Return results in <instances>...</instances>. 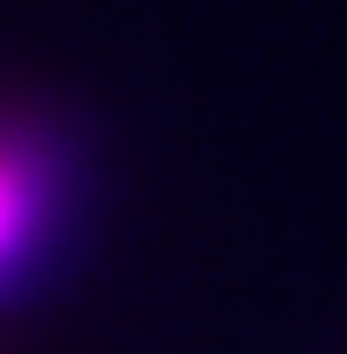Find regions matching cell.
<instances>
[{
  "instance_id": "obj_1",
  "label": "cell",
  "mask_w": 347,
  "mask_h": 354,
  "mask_svg": "<svg viewBox=\"0 0 347 354\" xmlns=\"http://www.w3.org/2000/svg\"><path fill=\"white\" fill-rule=\"evenodd\" d=\"M42 230V167L28 146H0V271Z\"/></svg>"
}]
</instances>
